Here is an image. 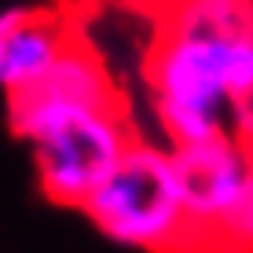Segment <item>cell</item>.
<instances>
[{
	"mask_svg": "<svg viewBox=\"0 0 253 253\" xmlns=\"http://www.w3.org/2000/svg\"><path fill=\"white\" fill-rule=\"evenodd\" d=\"M253 77V33H180L154 26L143 92L165 143L231 132V103Z\"/></svg>",
	"mask_w": 253,
	"mask_h": 253,
	"instance_id": "1",
	"label": "cell"
},
{
	"mask_svg": "<svg viewBox=\"0 0 253 253\" xmlns=\"http://www.w3.org/2000/svg\"><path fill=\"white\" fill-rule=\"evenodd\" d=\"M81 213L110 242L143 253H180L187 242V209L169 143L136 136Z\"/></svg>",
	"mask_w": 253,
	"mask_h": 253,
	"instance_id": "2",
	"label": "cell"
},
{
	"mask_svg": "<svg viewBox=\"0 0 253 253\" xmlns=\"http://www.w3.org/2000/svg\"><path fill=\"white\" fill-rule=\"evenodd\" d=\"M128 103L70 114L30 139L37 184L55 206L81 209L136 139Z\"/></svg>",
	"mask_w": 253,
	"mask_h": 253,
	"instance_id": "3",
	"label": "cell"
},
{
	"mask_svg": "<svg viewBox=\"0 0 253 253\" xmlns=\"http://www.w3.org/2000/svg\"><path fill=\"white\" fill-rule=\"evenodd\" d=\"M118 103H128L125 88L114 81L103 51L92 44L84 26L77 22V30L70 33V41L44 74L7 92V121H11L15 136L30 143L37 132H44L48 125L70 114L118 107Z\"/></svg>",
	"mask_w": 253,
	"mask_h": 253,
	"instance_id": "4",
	"label": "cell"
},
{
	"mask_svg": "<svg viewBox=\"0 0 253 253\" xmlns=\"http://www.w3.org/2000/svg\"><path fill=\"white\" fill-rule=\"evenodd\" d=\"M180 195L187 209V242L180 253H198V242L216 224V216L231 206L235 191L250 165V147L235 132H216L187 143H172Z\"/></svg>",
	"mask_w": 253,
	"mask_h": 253,
	"instance_id": "5",
	"label": "cell"
},
{
	"mask_svg": "<svg viewBox=\"0 0 253 253\" xmlns=\"http://www.w3.org/2000/svg\"><path fill=\"white\" fill-rule=\"evenodd\" d=\"M77 30V19L66 15L63 7L33 4L19 26L0 33V88L15 92L41 77L51 66V59L63 51L70 33Z\"/></svg>",
	"mask_w": 253,
	"mask_h": 253,
	"instance_id": "6",
	"label": "cell"
},
{
	"mask_svg": "<svg viewBox=\"0 0 253 253\" xmlns=\"http://www.w3.org/2000/svg\"><path fill=\"white\" fill-rule=\"evenodd\" d=\"M198 253H253V151L231 206L206 231V239L198 242Z\"/></svg>",
	"mask_w": 253,
	"mask_h": 253,
	"instance_id": "7",
	"label": "cell"
},
{
	"mask_svg": "<svg viewBox=\"0 0 253 253\" xmlns=\"http://www.w3.org/2000/svg\"><path fill=\"white\" fill-rule=\"evenodd\" d=\"M231 132L253 151V77L242 84V92L231 103Z\"/></svg>",
	"mask_w": 253,
	"mask_h": 253,
	"instance_id": "8",
	"label": "cell"
},
{
	"mask_svg": "<svg viewBox=\"0 0 253 253\" xmlns=\"http://www.w3.org/2000/svg\"><path fill=\"white\" fill-rule=\"evenodd\" d=\"M110 4L125 7V11H143V15H154L158 7L165 4V0H110Z\"/></svg>",
	"mask_w": 253,
	"mask_h": 253,
	"instance_id": "9",
	"label": "cell"
},
{
	"mask_svg": "<svg viewBox=\"0 0 253 253\" xmlns=\"http://www.w3.org/2000/svg\"><path fill=\"white\" fill-rule=\"evenodd\" d=\"M250 7H253V0H250Z\"/></svg>",
	"mask_w": 253,
	"mask_h": 253,
	"instance_id": "10",
	"label": "cell"
}]
</instances>
